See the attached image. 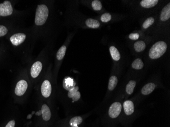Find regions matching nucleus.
<instances>
[{"label": "nucleus", "mask_w": 170, "mask_h": 127, "mask_svg": "<svg viewBox=\"0 0 170 127\" xmlns=\"http://www.w3.org/2000/svg\"><path fill=\"white\" fill-rule=\"evenodd\" d=\"M42 68V64L41 62L37 61L33 64L31 69V75L32 77L35 78L39 75Z\"/></svg>", "instance_id": "6e6552de"}, {"label": "nucleus", "mask_w": 170, "mask_h": 127, "mask_svg": "<svg viewBox=\"0 0 170 127\" xmlns=\"http://www.w3.org/2000/svg\"><path fill=\"white\" fill-rule=\"evenodd\" d=\"M122 110V105L118 102L114 103L110 106L108 110V115L112 118H117L118 117Z\"/></svg>", "instance_id": "20e7f679"}, {"label": "nucleus", "mask_w": 170, "mask_h": 127, "mask_svg": "<svg viewBox=\"0 0 170 127\" xmlns=\"http://www.w3.org/2000/svg\"><path fill=\"white\" fill-rule=\"evenodd\" d=\"M154 23V18L150 17V18H147V20H146L145 22L144 23L143 25V27L144 28L147 29V28H148L149 27H150L151 25H152Z\"/></svg>", "instance_id": "b1692460"}, {"label": "nucleus", "mask_w": 170, "mask_h": 127, "mask_svg": "<svg viewBox=\"0 0 170 127\" xmlns=\"http://www.w3.org/2000/svg\"><path fill=\"white\" fill-rule=\"evenodd\" d=\"M41 94L45 98H48L51 93V86L50 81L45 80L43 81L41 87Z\"/></svg>", "instance_id": "0eeeda50"}, {"label": "nucleus", "mask_w": 170, "mask_h": 127, "mask_svg": "<svg viewBox=\"0 0 170 127\" xmlns=\"http://www.w3.org/2000/svg\"><path fill=\"white\" fill-rule=\"evenodd\" d=\"M28 88V83L25 80H21L18 82L15 88V93L16 95L21 96L25 94Z\"/></svg>", "instance_id": "39448f33"}, {"label": "nucleus", "mask_w": 170, "mask_h": 127, "mask_svg": "<svg viewBox=\"0 0 170 127\" xmlns=\"http://www.w3.org/2000/svg\"><path fill=\"white\" fill-rule=\"evenodd\" d=\"M12 12V6L9 1H5L3 3L0 4V16H9Z\"/></svg>", "instance_id": "7ed1b4c3"}, {"label": "nucleus", "mask_w": 170, "mask_h": 127, "mask_svg": "<svg viewBox=\"0 0 170 127\" xmlns=\"http://www.w3.org/2000/svg\"><path fill=\"white\" fill-rule=\"evenodd\" d=\"M170 18V3L168 4L164 7L162 11L160 18L161 21H167Z\"/></svg>", "instance_id": "9b49d317"}, {"label": "nucleus", "mask_w": 170, "mask_h": 127, "mask_svg": "<svg viewBox=\"0 0 170 127\" xmlns=\"http://www.w3.org/2000/svg\"><path fill=\"white\" fill-rule=\"evenodd\" d=\"M136 85V81L135 80H130L129 81L126 87V92L127 94L128 95L133 94Z\"/></svg>", "instance_id": "412c9836"}, {"label": "nucleus", "mask_w": 170, "mask_h": 127, "mask_svg": "<svg viewBox=\"0 0 170 127\" xmlns=\"http://www.w3.org/2000/svg\"><path fill=\"white\" fill-rule=\"evenodd\" d=\"M155 88V85L153 83H149L144 85L142 88L141 92L144 95H148L150 94Z\"/></svg>", "instance_id": "ddd939ff"}, {"label": "nucleus", "mask_w": 170, "mask_h": 127, "mask_svg": "<svg viewBox=\"0 0 170 127\" xmlns=\"http://www.w3.org/2000/svg\"><path fill=\"white\" fill-rule=\"evenodd\" d=\"M32 115H28V116L27 117V118H28V119H30V118H32Z\"/></svg>", "instance_id": "7c9ffc66"}, {"label": "nucleus", "mask_w": 170, "mask_h": 127, "mask_svg": "<svg viewBox=\"0 0 170 127\" xmlns=\"http://www.w3.org/2000/svg\"><path fill=\"white\" fill-rule=\"evenodd\" d=\"M26 36L23 33L14 34L10 38L11 42L15 46H18L25 41Z\"/></svg>", "instance_id": "423d86ee"}, {"label": "nucleus", "mask_w": 170, "mask_h": 127, "mask_svg": "<svg viewBox=\"0 0 170 127\" xmlns=\"http://www.w3.org/2000/svg\"><path fill=\"white\" fill-rule=\"evenodd\" d=\"M75 83H73V80L70 78H65L63 81V87L67 90H70L73 87H75Z\"/></svg>", "instance_id": "f3484780"}, {"label": "nucleus", "mask_w": 170, "mask_h": 127, "mask_svg": "<svg viewBox=\"0 0 170 127\" xmlns=\"http://www.w3.org/2000/svg\"><path fill=\"white\" fill-rule=\"evenodd\" d=\"M123 108L125 113L127 115H132L135 110L133 103L130 100H126L123 103Z\"/></svg>", "instance_id": "1a4fd4ad"}, {"label": "nucleus", "mask_w": 170, "mask_h": 127, "mask_svg": "<svg viewBox=\"0 0 170 127\" xmlns=\"http://www.w3.org/2000/svg\"><path fill=\"white\" fill-rule=\"evenodd\" d=\"M35 115H42V112H41V110H39V111H38L37 112H36L35 113Z\"/></svg>", "instance_id": "c756f323"}, {"label": "nucleus", "mask_w": 170, "mask_h": 127, "mask_svg": "<svg viewBox=\"0 0 170 127\" xmlns=\"http://www.w3.org/2000/svg\"><path fill=\"white\" fill-rule=\"evenodd\" d=\"M111 18H112V16L108 13H104L101 16V20L103 23H108L111 20Z\"/></svg>", "instance_id": "a878e982"}, {"label": "nucleus", "mask_w": 170, "mask_h": 127, "mask_svg": "<svg viewBox=\"0 0 170 127\" xmlns=\"http://www.w3.org/2000/svg\"><path fill=\"white\" fill-rule=\"evenodd\" d=\"M92 8L96 11H99L102 8L101 2L98 0H94L92 3Z\"/></svg>", "instance_id": "393cba45"}, {"label": "nucleus", "mask_w": 170, "mask_h": 127, "mask_svg": "<svg viewBox=\"0 0 170 127\" xmlns=\"http://www.w3.org/2000/svg\"><path fill=\"white\" fill-rule=\"evenodd\" d=\"M86 25L87 27L92 28H99L100 23L97 20H94L92 18H89L86 21Z\"/></svg>", "instance_id": "dca6fc26"}, {"label": "nucleus", "mask_w": 170, "mask_h": 127, "mask_svg": "<svg viewBox=\"0 0 170 127\" xmlns=\"http://www.w3.org/2000/svg\"><path fill=\"white\" fill-rule=\"evenodd\" d=\"M118 83V78L116 76H112L110 77L108 82V88L110 91H113Z\"/></svg>", "instance_id": "a211bd4d"}, {"label": "nucleus", "mask_w": 170, "mask_h": 127, "mask_svg": "<svg viewBox=\"0 0 170 127\" xmlns=\"http://www.w3.org/2000/svg\"></svg>", "instance_id": "473e14b6"}, {"label": "nucleus", "mask_w": 170, "mask_h": 127, "mask_svg": "<svg viewBox=\"0 0 170 127\" xmlns=\"http://www.w3.org/2000/svg\"><path fill=\"white\" fill-rule=\"evenodd\" d=\"M167 50V44L164 41H159L155 43L149 51V57L151 59L160 58L165 54Z\"/></svg>", "instance_id": "f257e3e1"}, {"label": "nucleus", "mask_w": 170, "mask_h": 127, "mask_svg": "<svg viewBox=\"0 0 170 127\" xmlns=\"http://www.w3.org/2000/svg\"><path fill=\"white\" fill-rule=\"evenodd\" d=\"M78 87H73L68 92V96L70 98L73 99V102L78 101L81 98V93L78 91Z\"/></svg>", "instance_id": "9d476101"}, {"label": "nucleus", "mask_w": 170, "mask_h": 127, "mask_svg": "<svg viewBox=\"0 0 170 127\" xmlns=\"http://www.w3.org/2000/svg\"><path fill=\"white\" fill-rule=\"evenodd\" d=\"M34 113H35V111H33V112H32V114H34Z\"/></svg>", "instance_id": "2f4dec72"}, {"label": "nucleus", "mask_w": 170, "mask_h": 127, "mask_svg": "<svg viewBox=\"0 0 170 127\" xmlns=\"http://www.w3.org/2000/svg\"><path fill=\"white\" fill-rule=\"evenodd\" d=\"M131 66L133 69H136V70L142 69L144 67L143 62L141 59L136 58L133 62Z\"/></svg>", "instance_id": "4be33fe9"}, {"label": "nucleus", "mask_w": 170, "mask_h": 127, "mask_svg": "<svg viewBox=\"0 0 170 127\" xmlns=\"http://www.w3.org/2000/svg\"><path fill=\"white\" fill-rule=\"evenodd\" d=\"M66 50V47L64 45L62 46L59 50L57 53V58L58 60H62V59L64 58L65 55Z\"/></svg>", "instance_id": "5701e85b"}, {"label": "nucleus", "mask_w": 170, "mask_h": 127, "mask_svg": "<svg viewBox=\"0 0 170 127\" xmlns=\"http://www.w3.org/2000/svg\"><path fill=\"white\" fill-rule=\"evenodd\" d=\"M41 112L43 120L45 121L50 120L51 118V112L50 110V108L46 104H43L42 106Z\"/></svg>", "instance_id": "f8f14e48"}, {"label": "nucleus", "mask_w": 170, "mask_h": 127, "mask_svg": "<svg viewBox=\"0 0 170 127\" xmlns=\"http://www.w3.org/2000/svg\"><path fill=\"white\" fill-rule=\"evenodd\" d=\"M110 53L114 60L118 61L121 58L120 54L118 50L115 46H111L110 48Z\"/></svg>", "instance_id": "2eb2a0df"}, {"label": "nucleus", "mask_w": 170, "mask_h": 127, "mask_svg": "<svg viewBox=\"0 0 170 127\" xmlns=\"http://www.w3.org/2000/svg\"><path fill=\"white\" fill-rule=\"evenodd\" d=\"M83 118L81 117H75L71 118L69 121V124L72 127H77L79 125L82 124Z\"/></svg>", "instance_id": "aec40b11"}, {"label": "nucleus", "mask_w": 170, "mask_h": 127, "mask_svg": "<svg viewBox=\"0 0 170 127\" xmlns=\"http://www.w3.org/2000/svg\"><path fill=\"white\" fill-rule=\"evenodd\" d=\"M158 0H143L140 4L142 7L145 8H150L158 4Z\"/></svg>", "instance_id": "4468645a"}, {"label": "nucleus", "mask_w": 170, "mask_h": 127, "mask_svg": "<svg viewBox=\"0 0 170 127\" xmlns=\"http://www.w3.org/2000/svg\"><path fill=\"white\" fill-rule=\"evenodd\" d=\"M8 32V30L6 28V27L0 25V37H2L4 36Z\"/></svg>", "instance_id": "bb28decb"}, {"label": "nucleus", "mask_w": 170, "mask_h": 127, "mask_svg": "<svg viewBox=\"0 0 170 127\" xmlns=\"http://www.w3.org/2000/svg\"><path fill=\"white\" fill-rule=\"evenodd\" d=\"M15 121L14 120H11L7 124L5 127H14L15 126Z\"/></svg>", "instance_id": "c85d7f7f"}, {"label": "nucleus", "mask_w": 170, "mask_h": 127, "mask_svg": "<svg viewBox=\"0 0 170 127\" xmlns=\"http://www.w3.org/2000/svg\"><path fill=\"white\" fill-rule=\"evenodd\" d=\"M139 37H140V36L137 33H132L130 34L129 36V39L133 40H136L137 39H138Z\"/></svg>", "instance_id": "cd10ccee"}, {"label": "nucleus", "mask_w": 170, "mask_h": 127, "mask_svg": "<svg viewBox=\"0 0 170 127\" xmlns=\"http://www.w3.org/2000/svg\"><path fill=\"white\" fill-rule=\"evenodd\" d=\"M48 9L45 5L38 6L36 11L35 23L37 26H42L46 22L48 16Z\"/></svg>", "instance_id": "f03ea898"}, {"label": "nucleus", "mask_w": 170, "mask_h": 127, "mask_svg": "<svg viewBox=\"0 0 170 127\" xmlns=\"http://www.w3.org/2000/svg\"><path fill=\"white\" fill-rule=\"evenodd\" d=\"M134 48L136 52L140 53L144 50L146 48L145 43L143 41H138L135 43Z\"/></svg>", "instance_id": "6ab92c4d"}]
</instances>
